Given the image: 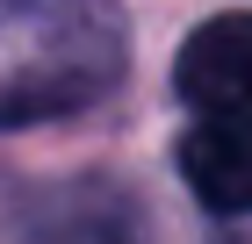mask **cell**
<instances>
[{
	"mask_svg": "<svg viewBox=\"0 0 252 244\" xmlns=\"http://www.w3.org/2000/svg\"><path fill=\"white\" fill-rule=\"evenodd\" d=\"M116 0H0V122L87 108L123 79Z\"/></svg>",
	"mask_w": 252,
	"mask_h": 244,
	"instance_id": "6da1fadb",
	"label": "cell"
},
{
	"mask_svg": "<svg viewBox=\"0 0 252 244\" xmlns=\"http://www.w3.org/2000/svg\"><path fill=\"white\" fill-rule=\"evenodd\" d=\"M173 86L202 115H252V15H209L180 43Z\"/></svg>",
	"mask_w": 252,
	"mask_h": 244,
	"instance_id": "7a4b0ae2",
	"label": "cell"
},
{
	"mask_svg": "<svg viewBox=\"0 0 252 244\" xmlns=\"http://www.w3.org/2000/svg\"><path fill=\"white\" fill-rule=\"evenodd\" d=\"M180 180L216 216H252V115H202L180 136Z\"/></svg>",
	"mask_w": 252,
	"mask_h": 244,
	"instance_id": "3957f363",
	"label": "cell"
}]
</instances>
